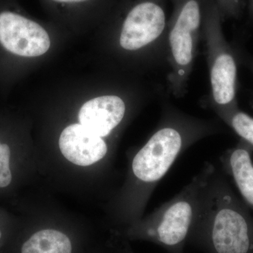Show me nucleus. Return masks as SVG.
<instances>
[{
	"mask_svg": "<svg viewBox=\"0 0 253 253\" xmlns=\"http://www.w3.org/2000/svg\"><path fill=\"white\" fill-rule=\"evenodd\" d=\"M222 21L226 18H238L241 13V0H215Z\"/></svg>",
	"mask_w": 253,
	"mask_h": 253,
	"instance_id": "14",
	"label": "nucleus"
},
{
	"mask_svg": "<svg viewBox=\"0 0 253 253\" xmlns=\"http://www.w3.org/2000/svg\"><path fill=\"white\" fill-rule=\"evenodd\" d=\"M73 241L63 231L54 229L37 231L23 243L21 253H73Z\"/></svg>",
	"mask_w": 253,
	"mask_h": 253,
	"instance_id": "10",
	"label": "nucleus"
},
{
	"mask_svg": "<svg viewBox=\"0 0 253 253\" xmlns=\"http://www.w3.org/2000/svg\"><path fill=\"white\" fill-rule=\"evenodd\" d=\"M230 123L236 132L245 140L253 145V118L243 112L231 114L225 120Z\"/></svg>",
	"mask_w": 253,
	"mask_h": 253,
	"instance_id": "12",
	"label": "nucleus"
},
{
	"mask_svg": "<svg viewBox=\"0 0 253 253\" xmlns=\"http://www.w3.org/2000/svg\"><path fill=\"white\" fill-rule=\"evenodd\" d=\"M229 166L240 192L253 206V166L249 151L237 149L231 152Z\"/></svg>",
	"mask_w": 253,
	"mask_h": 253,
	"instance_id": "11",
	"label": "nucleus"
},
{
	"mask_svg": "<svg viewBox=\"0 0 253 253\" xmlns=\"http://www.w3.org/2000/svg\"><path fill=\"white\" fill-rule=\"evenodd\" d=\"M169 0H121L119 44L123 50L149 49L166 61Z\"/></svg>",
	"mask_w": 253,
	"mask_h": 253,
	"instance_id": "6",
	"label": "nucleus"
},
{
	"mask_svg": "<svg viewBox=\"0 0 253 253\" xmlns=\"http://www.w3.org/2000/svg\"><path fill=\"white\" fill-rule=\"evenodd\" d=\"M172 5L167 33L166 61L169 90L176 97L186 92L200 39H202L206 11L211 0H169Z\"/></svg>",
	"mask_w": 253,
	"mask_h": 253,
	"instance_id": "4",
	"label": "nucleus"
},
{
	"mask_svg": "<svg viewBox=\"0 0 253 253\" xmlns=\"http://www.w3.org/2000/svg\"><path fill=\"white\" fill-rule=\"evenodd\" d=\"M250 9L253 15V0H250Z\"/></svg>",
	"mask_w": 253,
	"mask_h": 253,
	"instance_id": "16",
	"label": "nucleus"
},
{
	"mask_svg": "<svg viewBox=\"0 0 253 253\" xmlns=\"http://www.w3.org/2000/svg\"><path fill=\"white\" fill-rule=\"evenodd\" d=\"M0 44L11 54L36 57L50 47L49 34L39 23L11 11L0 12Z\"/></svg>",
	"mask_w": 253,
	"mask_h": 253,
	"instance_id": "7",
	"label": "nucleus"
},
{
	"mask_svg": "<svg viewBox=\"0 0 253 253\" xmlns=\"http://www.w3.org/2000/svg\"><path fill=\"white\" fill-rule=\"evenodd\" d=\"M59 149L69 162L86 167L99 162L106 156L108 146L101 136L81 124H73L60 135Z\"/></svg>",
	"mask_w": 253,
	"mask_h": 253,
	"instance_id": "8",
	"label": "nucleus"
},
{
	"mask_svg": "<svg viewBox=\"0 0 253 253\" xmlns=\"http://www.w3.org/2000/svg\"><path fill=\"white\" fill-rule=\"evenodd\" d=\"M189 243L207 253H251L252 231L219 174L213 172L205 190L199 219Z\"/></svg>",
	"mask_w": 253,
	"mask_h": 253,
	"instance_id": "3",
	"label": "nucleus"
},
{
	"mask_svg": "<svg viewBox=\"0 0 253 253\" xmlns=\"http://www.w3.org/2000/svg\"><path fill=\"white\" fill-rule=\"evenodd\" d=\"M214 170L212 164L206 163L179 194L134 224L127 236L154 243L169 253H184L199 219L205 190Z\"/></svg>",
	"mask_w": 253,
	"mask_h": 253,
	"instance_id": "2",
	"label": "nucleus"
},
{
	"mask_svg": "<svg viewBox=\"0 0 253 253\" xmlns=\"http://www.w3.org/2000/svg\"><path fill=\"white\" fill-rule=\"evenodd\" d=\"M11 149L9 145L0 141V188L7 187L12 181V173L10 168Z\"/></svg>",
	"mask_w": 253,
	"mask_h": 253,
	"instance_id": "13",
	"label": "nucleus"
},
{
	"mask_svg": "<svg viewBox=\"0 0 253 253\" xmlns=\"http://www.w3.org/2000/svg\"><path fill=\"white\" fill-rule=\"evenodd\" d=\"M126 106L118 95H105L88 101L80 110V123L101 137H106L122 123Z\"/></svg>",
	"mask_w": 253,
	"mask_h": 253,
	"instance_id": "9",
	"label": "nucleus"
},
{
	"mask_svg": "<svg viewBox=\"0 0 253 253\" xmlns=\"http://www.w3.org/2000/svg\"><path fill=\"white\" fill-rule=\"evenodd\" d=\"M217 129L214 120L192 117L172 105H163L157 129L131 161V176L136 183L133 191L135 213L141 211L180 155Z\"/></svg>",
	"mask_w": 253,
	"mask_h": 253,
	"instance_id": "1",
	"label": "nucleus"
},
{
	"mask_svg": "<svg viewBox=\"0 0 253 253\" xmlns=\"http://www.w3.org/2000/svg\"><path fill=\"white\" fill-rule=\"evenodd\" d=\"M54 5H60L61 6H81L89 4L93 1L97 0H47Z\"/></svg>",
	"mask_w": 253,
	"mask_h": 253,
	"instance_id": "15",
	"label": "nucleus"
},
{
	"mask_svg": "<svg viewBox=\"0 0 253 253\" xmlns=\"http://www.w3.org/2000/svg\"><path fill=\"white\" fill-rule=\"evenodd\" d=\"M222 21L215 0H211L206 11L202 39L206 43L209 68L211 106L225 121L232 114L235 104L237 65L223 34Z\"/></svg>",
	"mask_w": 253,
	"mask_h": 253,
	"instance_id": "5",
	"label": "nucleus"
},
{
	"mask_svg": "<svg viewBox=\"0 0 253 253\" xmlns=\"http://www.w3.org/2000/svg\"><path fill=\"white\" fill-rule=\"evenodd\" d=\"M1 237H2V233H1V231H0V240H1Z\"/></svg>",
	"mask_w": 253,
	"mask_h": 253,
	"instance_id": "18",
	"label": "nucleus"
},
{
	"mask_svg": "<svg viewBox=\"0 0 253 253\" xmlns=\"http://www.w3.org/2000/svg\"><path fill=\"white\" fill-rule=\"evenodd\" d=\"M121 253H131V251H129V250L128 249H123L122 251H121Z\"/></svg>",
	"mask_w": 253,
	"mask_h": 253,
	"instance_id": "17",
	"label": "nucleus"
}]
</instances>
